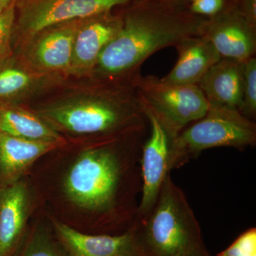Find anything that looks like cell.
Returning a JSON list of instances; mask_svg holds the SVG:
<instances>
[{
  "mask_svg": "<svg viewBox=\"0 0 256 256\" xmlns=\"http://www.w3.org/2000/svg\"><path fill=\"white\" fill-rule=\"evenodd\" d=\"M149 129L97 140L74 162L64 182L66 195L98 216V234L120 235L137 220L142 193L141 154Z\"/></svg>",
  "mask_w": 256,
  "mask_h": 256,
  "instance_id": "obj_1",
  "label": "cell"
},
{
  "mask_svg": "<svg viewBox=\"0 0 256 256\" xmlns=\"http://www.w3.org/2000/svg\"><path fill=\"white\" fill-rule=\"evenodd\" d=\"M134 78H68L26 106L60 133L96 140L149 129Z\"/></svg>",
  "mask_w": 256,
  "mask_h": 256,
  "instance_id": "obj_2",
  "label": "cell"
},
{
  "mask_svg": "<svg viewBox=\"0 0 256 256\" xmlns=\"http://www.w3.org/2000/svg\"><path fill=\"white\" fill-rule=\"evenodd\" d=\"M206 23L163 9L134 8L121 18L118 32L102 50L88 78H134L146 58L184 40L203 36Z\"/></svg>",
  "mask_w": 256,
  "mask_h": 256,
  "instance_id": "obj_3",
  "label": "cell"
},
{
  "mask_svg": "<svg viewBox=\"0 0 256 256\" xmlns=\"http://www.w3.org/2000/svg\"><path fill=\"white\" fill-rule=\"evenodd\" d=\"M132 228L143 256H212L186 195L170 173L154 206Z\"/></svg>",
  "mask_w": 256,
  "mask_h": 256,
  "instance_id": "obj_4",
  "label": "cell"
},
{
  "mask_svg": "<svg viewBox=\"0 0 256 256\" xmlns=\"http://www.w3.org/2000/svg\"><path fill=\"white\" fill-rule=\"evenodd\" d=\"M256 126L239 111L210 105L202 118L178 133L172 141L170 170L178 169L210 148L242 150L255 146Z\"/></svg>",
  "mask_w": 256,
  "mask_h": 256,
  "instance_id": "obj_5",
  "label": "cell"
},
{
  "mask_svg": "<svg viewBox=\"0 0 256 256\" xmlns=\"http://www.w3.org/2000/svg\"><path fill=\"white\" fill-rule=\"evenodd\" d=\"M134 85L142 106L159 119L172 140L185 128L202 118L210 107L197 85L168 84L140 74L134 79Z\"/></svg>",
  "mask_w": 256,
  "mask_h": 256,
  "instance_id": "obj_6",
  "label": "cell"
},
{
  "mask_svg": "<svg viewBox=\"0 0 256 256\" xmlns=\"http://www.w3.org/2000/svg\"><path fill=\"white\" fill-rule=\"evenodd\" d=\"M131 0H16L13 50L45 28L105 13Z\"/></svg>",
  "mask_w": 256,
  "mask_h": 256,
  "instance_id": "obj_7",
  "label": "cell"
},
{
  "mask_svg": "<svg viewBox=\"0 0 256 256\" xmlns=\"http://www.w3.org/2000/svg\"><path fill=\"white\" fill-rule=\"evenodd\" d=\"M82 20L42 30L15 50L14 54L34 70L68 78L74 38Z\"/></svg>",
  "mask_w": 256,
  "mask_h": 256,
  "instance_id": "obj_8",
  "label": "cell"
},
{
  "mask_svg": "<svg viewBox=\"0 0 256 256\" xmlns=\"http://www.w3.org/2000/svg\"><path fill=\"white\" fill-rule=\"evenodd\" d=\"M142 107L149 124V132L141 154L142 186L137 220L146 216L152 210L165 178L171 172L170 160L172 141V138L159 119L146 108Z\"/></svg>",
  "mask_w": 256,
  "mask_h": 256,
  "instance_id": "obj_9",
  "label": "cell"
},
{
  "mask_svg": "<svg viewBox=\"0 0 256 256\" xmlns=\"http://www.w3.org/2000/svg\"><path fill=\"white\" fill-rule=\"evenodd\" d=\"M68 79L64 75L34 70L13 53L0 62V105H30Z\"/></svg>",
  "mask_w": 256,
  "mask_h": 256,
  "instance_id": "obj_10",
  "label": "cell"
},
{
  "mask_svg": "<svg viewBox=\"0 0 256 256\" xmlns=\"http://www.w3.org/2000/svg\"><path fill=\"white\" fill-rule=\"evenodd\" d=\"M54 236L66 256H143L132 228L120 235L85 233L52 218Z\"/></svg>",
  "mask_w": 256,
  "mask_h": 256,
  "instance_id": "obj_11",
  "label": "cell"
},
{
  "mask_svg": "<svg viewBox=\"0 0 256 256\" xmlns=\"http://www.w3.org/2000/svg\"><path fill=\"white\" fill-rule=\"evenodd\" d=\"M110 12L82 20L74 38L69 78L90 76L102 50L118 32L121 18Z\"/></svg>",
  "mask_w": 256,
  "mask_h": 256,
  "instance_id": "obj_12",
  "label": "cell"
},
{
  "mask_svg": "<svg viewBox=\"0 0 256 256\" xmlns=\"http://www.w3.org/2000/svg\"><path fill=\"white\" fill-rule=\"evenodd\" d=\"M30 198L21 182L0 184V256H12L26 234Z\"/></svg>",
  "mask_w": 256,
  "mask_h": 256,
  "instance_id": "obj_13",
  "label": "cell"
},
{
  "mask_svg": "<svg viewBox=\"0 0 256 256\" xmlns=\"http://www.w3.org/2000/svg\"><path fill=\"white\" fill-rule=\"evenodd\" d=\"M208 104L242 112L244 108V62L222 58L197 84Z\"/></svg>",
  "mask_w": 256,
  "mask_h": 256,
  "instance_id": "obj_14",
  "label": "cell"
},
{
  "mask_svg": "<svg viewBox=\"0 0 256 256\" xmlns=\"http://www.w3.org/2000/svg\"><path fill=\"white\" fill-rule=\"evenodd\" d=\"M204 36L222 58L244 62L254 56L256 37L254 26L238 15H228L207 22Z\"/></svg>",
  "mask_w": 256,
  "mask_h": 256,
  "instance_id": "obj_15",
  "label": "cell"
},
{
  "mask_svg": "<svg viewBox=\"0 0 256 256\" xmlns=\"http://www.w3.org/2000/svg\"><path fill=\"white\" fill-rule=\"evenodd\" d=\"M178 60L162 82L178 85H197L215 64L222 58L208 38L192 37L176 46Z\"/></svg>",
  "mask_w": 256,
  "mask_h": 256,
  "instance_id": "obj_16",
  "label": "cell"
},
{
  "mask_svg": "<svg viewBox=\"0 0 256 256\" xmlns=\"http://www.w3.org/2000/svg\"><path fill=\"white\" fill-rule=\"evenodd\" d=\"M64 144L28 140L0 132V184L18 181L36 160Z\"/></svg>",
  "mask_w": 256,
  "mask_h": 256,
  "instance_id": "obj_17",
  "label": "cell"
},
{
  "mask_svg": "<svg viewBox=\"0 0 256 256\" xmlns=\"http://www.w3.org/2000/svg\"><path fill=\"white\" fill-rule=\"evenodd\" d=\"M0 132L28 140L65 142L63 136L24 106L0 105Z\"/></svg>",
  "mask_w": 256,
  "mask_h": 256,
  "instance_id": "obj_18",
  "label": "cell"
},
{
  "mask_svg": "<svg viewBox=\"0 0 256 256\" xmlns=\"http://www.w3.org/2000/svg\"><path fill=\"white\" fill-rule=\"evenodd\" d=\"M12 256H66L54 236L38 228L24 237Z\"/></svg>",
  "mask_w": 256,
  "mask_h": 256,
  "instance_id": "obj_19",
  "label": "cell"
},
{
  "mask_svg": "<svg viewBox=\"0 0 256 256\" xmlns=\"http://www.w3.org/2000/svg\"><path fill=\"white\" fill-rule=\"evenodd\" d=\"M242 114L252 120L256 116V60L254 56L244 62V108Z\"/></svg>",
  "mask_w": 256,
  "mask_h": 256,
  "instance_id": "obj_20",
  "label": "cell"
},
{
  "mask_svg": "<svg viewBox=\"0 0 256 256\" xmlns=\"http://www.w3.org/2000/svg\"><path fill=\"white\" fill-rule=\"evenodd\" d=\"M15 2L0 12V62L14 53L13 32L15 22Z\"/></svg>",
  "mask_w": 256,
  "mask_h": 256,
  "instance_id": "obj_21",
  "label": "cell"
},
{
  "mask_svg": "<svg viewBox=\"0 0 256 256\" xmlns=\"http://www.w3.org/2000/svg\"><path fill=\"white\" fill-rule=\"evenodd\" d=\"M216 256H256V228L248 229Z\"/></svg>",
  "mask_w": 256,
  "mask_h": 256,
  "instance_id": "obj_22",
  "label": "cell"
},
{
  "mask_svg": "<svg viewBox=\"0 0 256 256\" xmlns=\"http://www.w3.org/2000/svg\"><path fill=\"white\" fill-rule=\"evenodd\" d=\"M224 4V0H194L190 9L194 14L213 16L222 11Z\"/></svg>",
  "mask_w": 256,
  "mask_h": 256,
  "instance_id": "obj_23",
  "label": "cell"
},
{
  "mask_svg": "<svg viewBox=\"0 0 256 256\" xmlns=\"http://www.w3.org/2000/svg\"><path fill=\"white\" fill-rule=\"evenodd\" d=\"M16 0H0V12L15 2Z\"/></svg>",
  "mask_w": 256,
  "mask_h": 256,
  "instance_id": "obj_24",
  "label": "cell"
},
{
  "mask_svg": "<svg viewBox=\"0 0 256 256\" xmlns=\"http://www.w3.org/2000/svg\"><path fill=\"white\" fill-rule=\"evenodd\" d=\"M190 1L193 2L194 1V0H190Z\"/></svg>",
  "mask_w": 256,
  "mask_h": 256,
  "instance_id": "obj_25",
  "label": "cell"
}]
</instances>
